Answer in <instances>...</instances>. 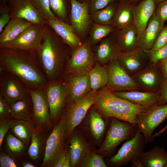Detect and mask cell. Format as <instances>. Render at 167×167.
Segmentation results:
<instances>
[{
    "mask_svg": "<svg viewBox=\"0 0 167 167\" xmlns=\"http://www.w3.org/2000/svg\"><path fill=\"white\" fill-rule=\"evenodd\" d=\"M132 165L134 167H143L141 161L139 159V158L135 159L131 161Z\"/></svg>",
    "mask_w": 167,
    "mask_h": 167,
    "instance_id": "cell-52",
    "label": "cell"
},
{
    "mask_svg": "<svg viewBox=\"0 0 167 167\" xmlns=\"http://www.w3.org/2000/svg\"><path fill=\"white\" fill-rule=\"evenodd\" d=\"M165 0H156L157 4L161 2L164 1Z\"/></svg>",
    "mask_w": 167,
    "mask_h": 167,
    "instance_id": "cell-55",
    "label": "cell"
},
{
    "mask_svg": "<svg viewBox=\"0 0 167 167\" xmlns=\"http://www.w3.org/2000/svg\"><path fill=\"white\" fill-rule=\"evenodd\" d=\"M157 93L159 98L158 104L162 105L167 103V80L163 81Z\"/></svg>",
    "mask_w": 167,
    "mask_h": 167,
    "instance_id": "cell-48",
    "label": "cell"
},
{
    "mask_svg": "<svg viewBox=\"0 0 167 167\" xmlns=\"http://www.w3.org/2000/svg\"><path fill=\"white\" fill-rule=\"evenodd\" d=\"M8 0H0L1 2H8Z\"/></svg>",
    "mask_w": 167,
    "mask_h": 167,
    "instance_id": "cell-56",
    "label": "cell"
},
{
    "mask_svg": "<svg viewBox=\"0 0 167 167\" xmlns=\"http://www.w3.org/2000/svg\"><path fill=\"white\" fill-rule=\"evenodd\" d=\"M49 109L52 123L60 118L67 101V88L63 79L49 82L43 89Z\"/></svg>",
    "mask_w": 167,
    "mask_h": 167,
    "instance_id": "cell-6",
    "label": "cell"
},
{
    "mask_svg": "<svg viewBox=\"0 0 167 167\" xmlns=\"http://www.w3.org/2000/svg\"><path fill=\"white\" fill-rule=\"evenodd\" d=\"M70 137V167L78 166L91 151V149L81 134L73 132Z\"/></svg>",
    "mask_w": 167,
    "mask_h": 167,
    "instance_id": "cell-24",
    "label": "cell"
},
{
    "mask_svg": "<svg viewBox=\"0 0 167 167\" xmlns=\"http://www.w3.org/2000/svg\"><path fill=\"white\" fill-rule=\"evenodd\" d=\"M42 129L36 126L32 130L31 143L28 150V154L33 160H37L40 154L42 144Z\"/></svg>",
    "mask_w": 167,
    "mask_h": 167,
    "instance_id": "cell-37",
    "label": "cell"
},
{
    "mask_svg": "<svg viewBox=\"0 0 167 167\" xmlns=\"http://www.w3.org/2000/svg\"><path fill=\"white\" fill-rule=\"evenodd\" d=\"M23 167H34L35 165L32 163L27 161L23 162L22 164Z\"/></svg>",
    "mask_w": 167,
    "mask_h": 167,
    "instance_id": "cell-53",
    "label": "cell"
},
{
    "mask_svg": "<svg viewBox=\"0 0 167 167\" xmlns=\"http://www.w3.org/2000/svg\"><path fill=\"white\" fill-rule=\"evenodd\" d=\"M92 106L102 117L114 118L135 126L138 115L147 110L104 89L98 92Z\"/></svg>",
    "mask_w": 167,
    "mask_h": 167,
    "instance_id": "cell-3",
    "label": "cell"
},
{
    "mask_svg": "<svg viewBox=\"0 0 167 167\" xmlns=\"http://www.w3.org/2000/svg\"><path fill=\"white\" fill-rule=\"evenodd\" d=\"M132 77L141 90L145 91L157 92L163 81L157 63L149 62Z\"/></svg>",
    "mask_w": 167,
    "mask_h": 167,
    "instance_id": "cell-17",
    "label": "cell"
},
{
    "mask_svg": "<svg viewBox=\"0 0 167 167\" xmlns=\"http://www.w3.org/2000/svg\"><path fill=\"white\" fill-rule=\"evenodd\" d=\"M78 1L80 2H83L84 0H77Z\"/></svg>",
    "mask_w": 167,
    "mask_h": 167,
    "instance_id": "cell-58",
    "label": "cell"
},
{
    "mask_svg": "<svg viewBox=\"0 0 167 167\" xmlns=\"http://www.w3.org/2000/svg\"><path fill=\"white\" fill-rule=\"evenodd\" d=\"M71 2L70 24L79 37H83L89 28L92 21L89 13V1L84 0L80 2L77 0H71Z\"/></svg>",
    "mask_w": 167,
    "mask_h": 167,
    "instance_id": "cell-16",
    "label": "cell"
},
{
    "mask_svg": "<svg viewBox=\"0 0 167 167\" xmlns=\"http://www.w3.org/2000/svg\"><path fill=\"white\" fill-rule=\"evenodd\" d=\"M139 159L144 167H164L167 161V152L164 148L156 146L143 152Z\"/></svg>",
    "mask_w": 167,
    "mask_h": 167,
    "instance_id": "cell-29",
    "label": "cell"
},
{
    "mask_svg": "<svg viewBox=\"0 0 167 167\" xmlns=\"http://www.w3.org/2000/svg\"><path fill=\"white\" fill-rule=\"evenodd\" d=\"M72 50L48 25L37 54L49 82L63 79Z\"/></svg>",
    "mask_w": 167,
    "mask_h": 167,
    "instance_id": "cell-2",
    "label": "cell"
},
{
    "mask_svg": "<svg viewBox=\"0 0 167 167\" xmlns=\"http://www.w3.org/2000/svg\"><path fill=\"white\" fill-rule=\"evenodd\" d=\"M10 105L0 95V121L11 117Z\"/></svg>",
    "mask_w": 167,
    "mask_h": 167,
    "instance_id": "cell-47",
    "label": "cell"
},
{
    "mask_svg": "<svg viewBox=\"0 0 167 167\" xmlns=\"http://www.w3.org/2000/svg\"><path fill=\"white\" fill-rule=\"evenodd\" d=\"M97 92L91 90L76 101L66 105L62 113L66 123V139L71 137L94 104Z\"/></svg>",
    "mask_w": 167,
    "mask_h": 167,
    "instance_id": "cell-5",
    "label": "cell"
},
{
    "mask_svg": "<svg viewBox=\"0 0 167 167\" xmlns=\"http://www.w3.org/2000/svg\"><path fill=\"white\" fill-rule=\"evenodd\" d=\"M80 166L83 167H107L102 157L91 151L86 156Z\"/></svg>",
    "mask_w": 167,
    "mask_h": 167,
    "instance_id": "cell-38",
    "label": "cell"
},
{
    "mask_svg": "<svg viewBox=\"0 0 167 167\" xmlns=\"http://www.w3.org/2000/svg\"><path fill=\"white\" fill-rule=\"evenodd\" d=\"M66 123L64 115L62 114L46 142L44 156L41 167H53L59 156L65 148Z\"/></svg>",
    "mask_w": 167,
    "mask_h": 167,
    "instance_id": "cell-7",
    "label": "cell"
},
{
    "mask_svg": "<svg viewBox=\"0 0 167 167\" xmlns=\"http://www.w3.org/2000/svg\"><path fill=\"white\" fill-rule=\"evenodd\" d=\"M6 145L10 151L14 154L22 152L24 148V143L12 134H8L6 138Z\"/></svg>",
    "mask_w": 167,
    "mask_h": 167,
    "instance_id": "cell-40",
    "label": "cell"
},
{
    "mask_svg": "<svg viewBox=\"0 0 167 167\" xmlns=\"http://www.w3.org/2000/svg\"><path fill=\"white\" fill-rule=\"evenodd\" d=\"M69 148H65L62 152L55 164L54 165V167H63L64 164L66 161L68 152Z\"/></svg>",
    "mask_w": 167,
    "mask_h": 167,
    "instance_id": "cell-51",
    "label": "cell"
},
{
    "mask_svg": "<svg viewBox=\"0 0 167 167\" xmlns=\"http://www.w3.org/2000/svg\"><path fill=\"white\" fill-rule=\"evenodd\" d=\"M118 0L110 3L104 8L90 14L92 21L105 25H110Z\"/></svg>",
    "mask_w": 167,
    "mask_h": 167,
    "instance_id": "cell-35",
    "label": "cell"
},
{
    "mask_svg": "<svg viewBox=\"0 0 167 167\" xmlns=\"http://www.w3.org/2000/svg\"><path fill=\"white\" fill-rule=\"evenodd\" d=\"M46 24H33L14 40L0 45V48L37 52L40 46Z\"/></svg>",
    "mask_w": 167,
    "mask_h": 167,
    "instance_id": "cell-10",
    "label": "cell"
},
{
    "mask_svg": "<svg viewBox=\"0 0 167 167\" xmlns=\"http://www.w3.org/2000/svg\"><path fill=\"white\" fill-rule=\"evenodd\" d=\"M34 127L32 121H27L15 119L11 128L14 135L27 145L31 140L32 130Z\"/></svg>",
    "mask_w": 167,
    "mask_h": 167,
    "instance_id": "cell-32",
    "label": "cell"
},
{
    "mask_svg": "<svg viewBox=\"0 0 167 167\" xmlns=\"http://www.w3.org/2000/svg\"><path fill=\"white\" fill-rule=\"evenodd\" d=\"M10 105V117L16 120L27 121L32 119V103L31 96L18 100Z\"/></svg>",
    "mask_w": 167,
    "mask_h": 167,
    "instance_id": "cell-30",
    "label": "cell"
},
{
    "mask_svg": "<svg viewBox=\"0 0 167 167\" xmlns=\"http://www.w3.org/2000/svg\"><path fill=\"white\" fill-rule=\"evenodd\" d=\"M109 80L103 89L114 92L134 90H141L133 79L123 68L117 58L107 63Z\"/></svg>",
    "mask_w": 167,
    "mask_h": 167,
    "instance_id": "cell-11",
    "label": "cell"
},
{
    "mask_svg": "<svg viewBox=\"0 0 167 167\" xmlns=\"http://www.w3.org/2000/svg\"><path fill=\"white\" fill-rule=\"evenodd\" d=\"M29 0L41 11L46 20L57 19L51 11L49 0Z\"/></svg>",
    "mask_w": 167,
    "mask_h": 167,
    "instance_id": "cell-39",
    "label": "cell"
},
{
    "mask_svg": "<svg viewBox=\"0 0 167 167\" xmlns=\"http://www.w3.org/2000/svg\"><path fill=\"white\" fill-rule=\"evenodd\" d=\"M164 167H167V161H166V163H165L164 166Z\"/></svg>",
    "mask_w": 167,
    "mask_h": 167,
    "instance_id": "cell-57",
    "label": "cell"
},
{
    "mask_svg": "<svg viewBox=\"0 0 167 167\" xmlns=\"http://www.w3.org/2000/svg\"><path fill=\"white\" fill-rule=\"evenodd\" d=\"M93 52L96 62L104 65L107 64L113 59L117 58L121 53L112 33L100 42Z\"/></svg>",
    "mask_w": 167,
    "mask_h": 167,
    "instance_id": "cell-26",
    "label": "cell"
},
{
    "mask_svg": "<svg viewBox=\"0 0 167 167\" xmlns=\"http://www.w3.org/2000/svg\"><path fill=\"white\" fill-rule=\"evenodd\" d=\"M145 143L143 134L138 129L134 136L125 142L117 154L109 159L110 163L113 166H118L139 158L143 152Z\"/></svg>",
    "mask_w": 167,
    "mask_h": 167,
    "instance_id": "cell-13",
    "label": "cell"
},
{
    "mask_svg": "<svg viewBox=\"0 0 167 167\" xmlns=\"http://www.w3.org/2000/svg\"><path fill=\"white\" fill-rule=\"evenodd\" d=\"M117 58L123 68L131 76L145 67L149 62L146 53L139 47L128 52H121Z\"/></svg>",
    "mask_w": 167,
    "mask_h": 167,
    "instance_id": "cell-18",
    "label": "cell"
},
{
    "mask_svg": "<svg viewBox=\"0 0 167 167\" xmlns=\"http://www.w3.org/2000/svg\"><path fill=\"white\" fill-rule=\"evenodd\" d=\"M1 167H16L17 165L14 161L8 155L1 153L0 155Z\"/></svg>",
    "mask_w": 167,
    "mask_h": 167,
    "instance_id": "cell-49",
    "label": "cell"
},
{
    "mask_svg": "<svg viewBox=\"0 0 167 167\" xmlns=\"http://www.w3.org/2000/svg\"><path fill=\"white\" fill-rule=\"evenodd\" d=\"M113 92L117 96L143 107L147 110L158 102V96L156 92L139 90Z\"/></svg>",
    "mask_w": 167,
    "mask_h": 167,
    "instance_id": "cell-21",
    "label": "cell"
},
{
    "mask_svg": "<svg viewBox=\"0 0 167 167\" xmlns=\"http://www.w3.org/2000/svg\"><path fill=\"white\" fill-rule=\"evenodd\" d=\"M33 24L20 19H11L0 34V45L14 40Z\"/></svg>",
    "mask_w": 167,
    "mask_h": 167,
    "instance_id": "cell-28",
    "label": "cell"
},
{
    "mask_svg": "<svg viewBox=\"0 0 167 167\" xmlns=\"http://www.w3.org/2000/svg\"><path fill=\"white\" fill-rule=\"evenodd\" d=\"M67 88L66 104L75 102L91 90L88 74L80 76L64 75Z\"/></svg>",
    "mask_w": 167,
    "mask_h": 167,
    "instance_id": "cell-20",
    "label": "cell"
},
{
    "mask_svg": "<svg viewBox=\"0 0 167 167\" xmlns=\"http://www.w3.org/2000/svg\"><path fill=\"white\" fill-rule=\"evenodd\" d=\"M50 27L73 50L80 46L83 42L69 24L58 19L46 20Z\"/></svg>",
    "mask_w": 167,
    "mask_h": 167,
    "instance_id": "cell-22",
    "label": "cell"
},
{
    "mask_svg": "<svg viewBox=\"0 0 167 167\" xmlns=\"http://www.w3.org/2000/svg\"><path fill=\"white\" fill-rule=\"evenodd\" d=\"M156 5V0H142L133 5V24L137 31L138 39L155 13Z\"/></svg>",
    "mask_w": 167,
    "mask_h": 167,
    "instance_id": "cell-19",
    "label": "cell"
},
{
    "mask_svg": "<svg viewBox=\"0 0 167 167\" xmlns=\"http://www.w3.org/2000/svg\"><path fill=\"white\" fill-rule=\"evenodd\" d=\"M112 34L121 52H128L139 47L138 34L133 24L114 30Z\"/></svg>",
    "mask_w": 167,
    "mask_h": 167,
    "instance_id": "cell-23",
    "label": "cell"
},
{
    "mask_svg": "<svg viewBox=\"0 0 167 167\" xmlns=\"http://www.w3.org/2000/svg\"><path fill=\"white\" fill-rule=\"evenodd\" d=\"M129 2L133 5H135L140 2L142 0H128Z\"/></svg>",
    "mask_w": 167,
    "mask_h": 167,
    "instance_id": "cell-54",
    "label": "cell"
},
{
    "mask_svg": "<svg viewBox=\"0 0 167 167\" xmlns=\"http://www.w3.org/2000/svg\"><path fill=\"white\" fill-rule=\"evenodd\" d=\"M8 118L0 121V147H2L3 139L9 130L12 127L15 119Z\"/></svg>",
    "mask_w": 167,
    "mask_h": 167,
    "instance_id": "cell-43",
    "label": "cell"
},
{
    "mask_svg": "<svg viewBox=\"0 0 167 167\" xmlns=\"http://www.w3.org/2000/svg\"><path fill=\"white\" fill-rule=\"evenodd\" d=\"M51 11L58 19L69 24L71 0H49Z\"/></svg>",
    "mask_w": 167,
    "mask_h": 167,
    "instance_id": "cell-34",
    "label": "cell"
},
{
    "mask_svg": "<svg viewBox=\"0 0 167 167\" xmlns=\"http://www.w3.org/2000/svg\"><path fill=\"white\" fill-rule=\"evenodd\" d=\"M167 44V25L164 26L157 36L152 49L148 50H157Z\"/></svg>",
    "mask_w": 167,
    "mask_h": 167,
    "instance_id": "cell-42",
    "label": "cell"
},
{
    "mask_svg": "<svg viewBox=\"0 0 167 167\" xmlns=\"http://www.w3.org/2000/svg\"><path fill=\"white\" fill-rule=\"evenodd\" d=\"M132 6L128 0H118L110 25L114 30L124 28L133 24Z\"/></svg>",
    "mask_w": 167,
    "mask_h": 167,
    "instance_id": "cell-27",
    "label": "cell"
},
{
    "mask_svg": "<svg viewBox=\"0 0 167 167\" xmlns=\"http://www.w3.org/2000/svg\"><path fill=\"white\" fill-rule=\"evenodd\" d=\"M0 95L10 104L30 97L28 87L21 80L5 71L0 72Z\"/></svg>",
    "mask_w": 167,
    "mask_h": 167,
    "instance_id": "cell-12",
    "label": "cell"
},
{
    "mask_svg": "<svg viewBox=\"0 0 167 167\" xmlns=\"http://www.w3.org/2000/svg\"><path fill=\"white\" fill-rule=\"evenodd\" d=\"M167 118V103L156 104L149 110L139 113L136 118V126L143 134L146 143L153 140L155 129Z\"/></svg>",
    "mask_w": 167,
    "mask_h": 167,
    "instance_id": "cell-9",
    "label": "cell"
},
{
    "mask_svg": "<svg viewBox=\"0 0 167 167\" xmlns=\"http://www.w3.org/2000/svg\"><path fill=\"white\" fill-rule=\"evenodd\" d=\"M118 0H88L90 14L102 9L111 3Z\"/></svg>",
    "mask_w": 167,
    "mask_h": 167,
    "instance_id": "cell-45",
    "label": "cell"
},
{
    "mask_svg": "<svg viewBox=\"0 0 167 167\" xmlns=\"http://www.w3.org/2000/svg\"><path fill=\"white\" fill-rule=\"evenodd\" d=\"M7 2L11 19H24L35 24H47L42 13L29 0H8Z\"/></svg>",
    "mask_w": 167,
    "mask_h": 167,
    "instance_id": "cell-14",
    "label": "cell"
},
{
    "mask_svg": "<svg viewBox=\"0 0 167 167\" xmlns=\"http://www.w3.org/2000/svg\"><path fill=\"white\" fill-rule=\"evenodd\" d=\"M109 127L104 142L97 150V153L108 155L112 152L122 142L132 134L136 126L114 118H111Z\"/></svg>",
    "mask_w": 167,
    "mask_h": 167,
    "instance_id": "cell-8",
    "label": "cell"
},
{
    "mask_svg": "<svg viewBox=\"0 0 167 167\" xmlns=\"http://www.w3.org/2000/svg\"><path fill=\"white\" fill-rule=\"evenodd\" d=\"M114 30V29L110 25H103L93 22L88 37L91 45H95L100 42Z\"/></svg>",
    "mask_w": 167,
    "mask_h": 167,
    "instance_id": "cell-36",
    "label": "cell"
},
{
    "mask_svg": "<svg viewBox=\"0 0 167 167\" xmlns=\"http://www.w3.org/2000/svg\"><path fill=\"white\" fill-rule=\"evenodd\" d=\"M148 57L149 62L156 63L167 56V44L155 50H145Z\"/></svg>",
    "mask_w": 167,
    "mask_h": 167,
    "instance_id": "cell-41",
    "label": "cell"
},
{
    "mask_svg": "<svg viewBox=\"0 0 167 167\" xmlns=\"http://www.w3.org/2000/svg\"><path fill=\"white\" fill-rule=\"evenodd\" d=\"M0 33L10 20L11 18L7 5L1 2L0 6Z\"/></svg>",
    "mask_w": 167,
    "mask_h": 167,
    "instance_id": "cell-44",
    "label": "cell"
},
{
    "mask_svg": "<svg viewBox=\"0 0 167 167\" xmlns=\"http://www.w3.org/2000/svg\"><path fill=\"white\" fill-rule=\"evenodd\" d=\"M164 24L155 12L138 38L139 47L144 51L150 50Z\"/></svg>",
    "mask_w": 167,
    "mask_h": 167,
    "instance_id": "cell-25",
    "label": "cell"
},
{
    "mask_svg": "<svg viewBox=\"0 0 167 167\" xmlns=\"http://www.w3.org/2000/svg\"><path fill=\"white\" fill-rule=\"evenodd\" d=\"M91 90L97 91L105 87L109 80V72L107 64L101 66L96 62L88 74Z\"/></svg>",
    "mask_w": 167,
    "mask_h": 167,
    "instance_id": "cell-31",
    "label": "cell"
},
{
    "mask_svg": "<svg viewBox=\"0 0 167 167\" xmlns=\"http://www.w3.org/2000/svg\"><path fill=\"white\" fill-rule=\"evenodd\" d=\"M89 125L90 132L96 140L100 139L103 135L105 124L102 116L92 107L90 110Z\"/></svg>",
    "mask_w": 167,
    "mask_h": 167,
    "instance_id": "cell-33",
    "label": "cell"
},
{
    "mask_svg": "<svg viewBox=\"0 0 167 167\" xmlns=\"http://www.w3.org/2000/svg\"><path fill=\"white\" fill-rule=\"evenodd\" d=\"M157 64L163 81L167 80V56L159 61Z\"/></svg>",
    "mask_w": 167,
    "mask_h": 167,
    "instance_id": "cell-50",
    "label": "cell"
},
{
    "mask_svg": "<svg viewBox=\"0 0 167 167\" xmlns=\"http://www.w3.org/2000/svg\"><path fill=\"white\" fill-rule=\"evenodd\" d=\"M89 37L72 50L66 65L64 75L80 76L88 74L96 62Z\"/></svg>",
    "mask_w": 167,
    "mask_h": 167,
    "instance_id": "cell-4",
    "label": "cell"
},
{
    "mask_svg": "<svg viewBox=\"0 0 167 167\" xmlns=\"http://www.w3.org/2000/svg\"><path fill=\"white\" fill-rule=\"evenodd\" d=\"M155 13L160 19L165 23L167 20V0L157 4Z\"/></svg>",
    "mask_w": 167,
    "mask_h": 167,
    "instance_id": "cell-46",
    "label": "cell"
},
{
    "mask_svg": "<svg viewBox=\"0 0 167 167\" xmlns=\"http://www.w3.org/2000/svg\"><path fill=\"white\" fill-rule=\"evenodd\" d=\"M17 77L28 88L43 89L49 82L36 52L0 48V72Z\"/></svg>",
    "mask_w": 167,
    "mask_h": 167,
    "instance_id": "cell-1",
    "label": "cell"
},
{
    "mask_svg": "<svg viewBox=\"0 0 167 167\" xmlns=\"http://www.w3.org/2000/svg\"><path fill=\"white\" fill-rule=\"evenodd\" d=\"M28 88L32 103V119L36 126L43 129L52 126L49 106L43 89Z\"/></svg>",
    "mask_w": 167,
    "mask_h": 167,
    "instance_id": "cell-15",
    "label": "cell"
}]
</instances>
